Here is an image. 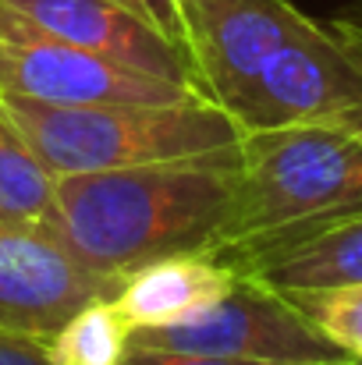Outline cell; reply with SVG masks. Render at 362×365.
<instances>
[{"mask_svg": "<svg viewBox=\"0 0 362 365\" xmlns=\"http://www.w3.org/2000/svg\"><path fill=\"white\" fill-rule=\"evenodd\" d=\"M238 145L185 160L54 178L50 231L114 291L139 266L210 252L235 199Z\"/></svg>", "mask_w": 362, "mask_h": 365, "instance_id": "1", "label": "cell"}, {"mask_svg": "<svg viewBox=\"0 0 362 365\" xmlns=\"http://www.w3.org/2000/svg\"><path fill=\"white\" fill-rule=\"evenodd\" d=\"M362 213V135L298 121L248 128L238 181L210 259L235 273Z\"/></svg>", "mask_w": 362, "mask_h": 365, "instance_id": "2", "label": "cell"}, {"mask_svg": "<svg viewBox=\"0 0 362 365\" xmlns=\"http://www.w3.org/2000/svg\"><path fill=\"white\" fill-rule=\"evenodd\" d=\"M0 107L54 178L221 153L235 149L245 131L203 96L181 103L54 107L0 93Z\"/></svg>", "mask_w": 362, "mask_h": 365, "instance_id": "3", "label": "cell"}, {"mask_svg": "<svg viewBox=\"0 0 362 365\" xmlns=\"http://www.w3.org/2000/svg\"><path fill=\"white\" fill-rule=\"evenodd\" d=\"M0 93L54 107L181 103L199 93L104 53L61 43L0 4Z\"/></svg>", "mask_w": 362, "mask_h": 365, "instance_id": "4", "label": "cell"}, {"mask_svg": "<svg viewBox=\"0 0 362 365\" xmlns=\"http://www.w3.org/2000/svg\"><path fill=\"white\" fill-rule=\"evenodd\" d=\"M128 351H171V355H231V359H277V362H341L345 355L295 309L291 298L266 284L241 277L235 287L203 312L135 330Z\"/></svg>", "mask_w": 362, "mask_h": 365, "instance_id": "5", "label": "cell"}, {"mask_svg": "<svg viewBox=\"0 0 362 365\" xmlns=\"http://www.w3.org/2000/svg\"><path fill=\"white\" fill-rule=\"evenodd\" d=\"M114 294L39 224H0V334L46 341L75 309Z\"/></svg>", "mask_w": 362, "mask_h": 365, "instance_id": "6", "label": "cell"}, {"mask_svg": "<svg viewBox=\"0 0 362 365\" xmlns=\"http://www.w3.org/2000/svg\"><path fill=\"white\" fill-rule=\"evenodd\" d=\"M0 4L18 11L39 32L61 43L104 53L111 61L174 78L192 89L178 43L164 36L160 29H153L149 21L121 11L111 0H0Z\"/></svg>", "mask_w": 362, "mask_h": 365, "instance_id": "7", "label": "cell"}, {"mask_svg": "<svg viewBox=\"0 0 362 365\" xmlns=\"http://www.w3.org/2000/svg\"><path fill=\"white\" fill-rule=\"evenodd\" d=\"M238 273L206 252H178L139 266L114 291V305L128 330H149L181 323L206 305L221 302L235 287Z\"/></svg>", "mask_w": 362, "mask_h": 365, "instance_id": "8", "label": "cell"}, {"mask_svg": "<svg viewBox=\"0 0 362 365\" xmlns=\"http://www.w3.org/2000/svg\"><path fill=\"white\" fill-rule=\"evenodd\" d=\"M241 277H252L281 294L298 291H323L341 284L362 280V213L348 217L306 242L291 245L277 255H266L252 266L238 269Z\"/></svg>", "mask_w": 362, "mask_h": 365, "instance_id": "9", "label": "cell"}, {"mask_svg": "<svg viewBox=\"0 0 362 365\" xmlns=\"http://www.w3.org/2000/svg\"><path fill=\"white\" fill-rule=\"evenodd\" d=\"M54 217V174L0 107V224H39Z\"/></svg>", "mask_w": 362, "mask_h": 365, "instance_id": "10", "label": "cell"}, {"mask_svg": "<svg viewBox=\"0 0 362 365\" xmlns=\"http://www.w3.org/2000/svg\"><path fill=\"white\" fill-rule=\"evenodd\" d=\"M128 337L131 330L114 305V294H104L75 309L46 337V355L54 365H121Z\"/></svg>", "mask_w": 362, "mask_h": 365, "instance_id": "11", "label": "cell"}, {"mask_svg": "<svg viewBox=\"0 0 362 365\" xmlns=\"http://www.w3.org/2000/svg\"><path fill=\"white\" fill-rule=\"evenodd\" d=\"M295 309L352 362H362V280L323 287V291H298L284 294Z\"/></svg>", "mask_w": 362, "mask_h": 365, "instance_id": "12", "label": "cell"}, {"mask_svg": "<svg viewBox=\"0 0 362 365\" xmlns=\"http://www.w3.org/2000/svg\"><path fill=\"white\" fill-rule=\"evenodd\" d=\"M135 365H316V362H277V359H231V355H171V351H128Z\"/></svg>", "mask_w": 362, "mask_h": 365, "instance_id": "13", "label": "cell"}, {"mask_svg": "<svg viewBox=\"0 0 362 365\" xmlns=\"http://www.w3.org/2000/svg\"><path fill=\"white\" fill-rule=\"evenodd\" d=\"M327 21L338 32V39H341V46H345V53H348V61L356 68V82H359V100H362V0L341 7Z\"/></svg>", "mask_w": 362, "mask_h": 365, "instance_id": "14", "label": "cell"}, {"mask_svg": "<svg viewBox=\"0 0 362 365\" xmlns=\"http://www.w3.org/2000/svg\"><path fill=\"white\" fill-rule=\"evenodd\" d=\"M0 365H54L46 341L25 334H0Z\"/></svg>", "mask_w": 362, "mask_h": 365, "instance_id": "15", "label": "cell"}, {"mask_svg": "<svg viewBox=\"0 0 362 365\" xmlns=\"http://www.w3.org/2000/svg\"><path fill=\"white\" fill-rule=\"evenodd\" d=\"M111 4H118L121 11H128V14L149 21L153 29H160L164 36L174 39V25H171V7H167V0H111Z\"/></svg>", "mask_w": 362, "mask_h": 365, "instance_id": "16", "label": "cell"}, {"mask_svg": "<svg viewBox=\"0 0 362 365\" xmlns=\"http://www.w3.org/2000/svg\"><path fill=\"white\" fill-rule=\"evenodd\" d=\"M327 365H359V362H352V359H341V362H327Z\"/></svg>", "mask_w": 362, "mask_h": 365, "instance_id": "17", "label": "cell"}, {"mask_svg": "<svg viewBox=\"0 0 362 365\" xmlns=\"http://www.w3.org/2000/svg\"><path fill=\"white\" fill-rule=\"evenodd\" d=\"M121 365H135V362H128V359H124V362H121Z\"/></svg>", "mask_w": 362, "mask_h": 365, "instance_id": "18", "label": "cell"}, {"mask_svg": "<svg viewBox=\"0 0 362 365\" xmlns=\"http://www.w3.org/2000/svg\"><path fill=\"white\" fill-rule=\"evenodd\" d=\"M359 365H362V362H359Z\"/></svg>", "mask_w": 362, "mask_h": 365, "instance_id": "19", "label": "cell"}]
</instances>
